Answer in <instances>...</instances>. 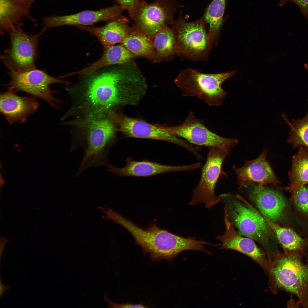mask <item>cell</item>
<instances>
[{
    "label": "cell",
    "mask_w": 308,
    "mask_h": 308,
    "mask_svg": "<svg viewBox=\"0 0 308 308\" xmlns=\"http://www.w3.org/2000/svg\"><path fill=\"white\" fill-rule=\"evenodd\" d=\"M88 76L76 92L77 101L72 110L77 118L107 115L120 106L136 105L147 89L145 78L133 60Z\"/></svg>",
    "instance_id": "cell-1"
},
{
    "label": "cell",
    "mask_w": 308,
    "mask_h": 308,
    "mask_svg": "<svg viewBox=\"0 0 308 308\" xmlns=\"http://www.w3.org/2000/svg\"><path fill=\"white\" fill-rule=\"evenodd\" d=\"M108 218L126 229L134 239L135 244L142 248L144 254H149L153 261L164 259L171 262L182 251H201L203 247L202 240L173 234L158 227L155 221L143 229L114 210L109 212Z\"/></svg>",
    "instance_id": "cell-2"
},
{
    "label": "cell",
    "mask_w": 308,
    "mask_h": 308,
    "mask_svg": "<svg viewBox=\"0 0 308 308\" xmlns=\"http://www.w3.org/2000/svg\"><path fill=\"white\" fill-rule=\"evenodd\" d=\"M74 126L71 151L82 147L84 155L76 173L80 175L91 167L106 165L107 154L113 144L117 129L108 115L76 119L64 123Z\"/></svg>",
    "instance_id": "cell-3"
},
{
    "label": "cell",
    "mask_w": 308,
    "mask_h": 308,
    "mask_svg": "<svg viewBox=\"0 0 308 308\" xmlns=\"http://www.w3.org/2000/svg\"><path fill=\"white\" fill-rule=\"evenodd\" d=\"M236 72L206 74L189 68L181 70L175 82L181 91L182 96L196 97L210 106H220L228 94L222 84Z\"/></svg>",
    "instance_id": "cell-4"
},
{
    "label": "cell",
    "mask_w": 308,
    "mask_h": 308,
    "mask_svg": "<svg viewBox=\"0 0 308 308\" xmlns=\"http://www.w3.org/2000/svg\"><path fill=\"white\" fill-rule=\"evenodd\" d=\"M271 272L276 286L298 298L299 306L308 308V261L295 252L279 253Z\"/></svg>",
    "instance_id": "cell-5"
},
{
    "label": "cell",
    "mask_w": 308,
    "mask_h": 308,
    "mask_svg": "<svg viewBox=\"0 0 308 308\" xmlns=\"http://www.w3.org/2000/svg\"><path fill=\"white\" fill-rule=\"evenodd\" d=\"M207 24L203 16L187 22L180 14L171 24L176 38V55L182 60L208 62L212 46L206 30Z\"/></svg>",
    "instance_id": "cell-6"
},
{
    "label": "cell",
    "mask_w": 308,
    "mask_h": 308,
    "mask_svg": "<svg viewBox=\"0 0 308 308\" xmlns=\"http://www.w3.org/2000/svg\"><path fill=\"white\" fill-rule=\"evenodd\" d=\"M225 204L229 217L238 228L239 234L254 240L266 247L273 241L275 235L261 213L243 198H238L246 205L230 197L228 194L219 196Z\"/></svg>",
    "instance_id": "cell-7"
},
{
    "label": "cell",
    "mask_w": 308,
    "mask_h": 308,
    "mask_svg": "<svg viewBox=\"0 0 308 308\" xmlns=\"http://www.w3.org/2000/svg\"><path fill=\"white\" fill-rule=\"evenodd\" d=\"M155 125L192 145L217 148L228 155L238 142L236 139L223 137L212 131L206 127L202 119L196 118L192 112L189 113L185 120L179 125L171 126L164 124Z\"/></svg>",
    "instance_id": "cell-8"
},
{
    "label": "cell",
    "mask_w": 308,
    "mask_h": 308,
    "mask_svg": "<svg viewBox=\"0 0 308 308\" xmlns=\"http://www.w3.org/2000/svg\"><path fill=\"white\" fill-rule=\"evenodd\" d=\"M9 74L10 81L5 85L7 91L15 93L24 92L44 100L54 108H58L57 103H61V101L54 96V94L56 92L50 88V85L60 83L68 86L71 84L70 82L52 76L44 71L36 68L23 72L9 71Z\"/></svg>",
    "instance_id": "cell-9"
},
{
    "label": "cell",
    "mask_w": 308,
    "mask_h": 308,
    "mask_svg": "<svg viewBox=\"0 0 308 308\" xmlns=\"http://www.w3.org/2000/svg\"><path fill=\"white\" fill-rule=\"evenodd\" d=\"M42 33L32 35L19 28L9 32L10 44L1 58L9 71L23 72L36 68L39 39Z\"/></svg>",
    "instance_id": "cell-10"
},
{
    "label": "cell",
    "mask_w": 308,
    "mask_h": 308,
    "mask_svg": "<svg viewBox=\"0 0 308 308\" xmlns=\"http://www.w3.org/2000/svg\"><path fill=\"white\" fill-rule=\"evenodd\" d=\"M206 162L202 167L199 183L193 190L189 202L192 205L202 203L210 209L221 201L215 193L216 185L222 173L223 163L228 155L216 148H208Z\"/></svg>",
    "instance_id": "cell-11"
},
{
    "label": "cell",
    "mask_w": 308,
    "mask_h": 308,
    "mask_svg": "<svg viewBox=\"0 0 308 308\" xmlns=\"http://www.w3.org/2000/svg\"><path fill=\"white\" fill-rule=\"evenodd\" d=\"M181 5L175 0H155L151 4L142 0L134 17V27L153 39L164 25L174 21L175 13Z\"/></svg>",
    "instance_id": "cell-12"
},
{
    "label": "cell",
    "mask_w": 308,
    "mask_h": 308,
    "mask_svg": "<svg viewBox=\"0 0 308 308\" xmlns=\"http://www.w3.org/2000/svg\"><path fill=\"white\" fill-rule=\"evenodd\" d=\"M108 115L116 125L117 130L127 137L165 141L181 146L189 151L193 149V145L187 141L160 129L154 124H151L114 111H109Z\"/></svg>",
    "instance_id": "cell-13"
},
{
    "label": "cell",
    "mask_w": 308,
    "mask_h": 308,
    "mask_svg": "<svg viewBox=\"0 0 308 308\" xmlns=\"http://www.w3.org/2000/svg\"><path fill=\"white\" fill-rule=\"evenodd\" d=\"M124 10L117 5L97 11L85 10L75 14L46 19L43 31L64 25L88 26L101 21H109L121 15Z\"/></svg>",
    "instance_id": "cell-14"
},
{
    "label": "cell",
    "mask_w": 308,
    "mask_h": 308,
    "mask_svg": "<svg viewBox=\"0 0 308 308\" xmlns=\"http://www.w3.org/2000/svg\"><path fill=\"white\" fill-rule=\"evenodd\" d=\"M225 231L216 239L222 242L221 249L234 250L250 257L264 268H268L265 255L252 239L241 236L236 232L230 221L226 207L224 209Z\"/></svg>",
    "instance_id": "cell-15"
},
{
    "label": "cell",
    "mask_w": 308,
    "mask_h": 308,
    "mask_svg": "<svg viewBox=\"0 0 308 308\" xmlns=\"http://www.w3.org/2000/svg\"><path fill=\"white\" fill-rule=\"evenodd\" d=\"M267 152L266 149H264L258 158L246 161L241 167L233 166L240 187H246L248 184L252 183L262 186L268 184L277 185L280 183L266 160Z\"/></svg>",
    "instance_id": "cell-16"
},
{
    "label": "cell",
    "mask_w": 308,
    "mask_h": 308,
    "mask_svg": "<svg viewBox=\"0 0 308 308\" xmlns=\"http://www.w3.org/2000/svg\"><path fill=\"white\" fill-rule=\"evenodd\" d=\"M248 184L249 185L250 197L262 214L274 223L280 220L286 205V200L281 193L258 184Z\"/></svg>",
    "instance_id": "cell-17"
},
{
    "label": "cell",
    "mask_w": 308,
    "mask_h": 308,
    "mask_svg": "<svg viewBox=\"0 0 308 308\" xmlns=\"http://www.w3.org/2000/svg\"><path fill=\"white\" fill-rule=\"evenodd\" d=\"M126 161L125 165L121 168L107 164V171L117 176L147 177L169 172L193 170L200 167L198 163L181 166L167 165L146 160L136 161L130 158Z\"/></svg>",
    "instance_id": "cell-18"
},
{
    "label": "cell",
    "mask_w": 308,
    "mask_h": 308,
    "mask_svg": "<svg viewBox=\"0 0 308 308\" xmlns=\"http://www.w3.org/2000/svg\"><path fill=\"white\" fill-rule=\"evenodd\" d=\"M39 105L36 98L34 96H20L8 91L0 94V112L10 124L24 123Z\"/></svg>",
    "instance_id": "cell-19"
},
{
    "label": "cell",
    "mask_w": 308,
    "mask_h": 308,
    "mask_svg": "<svg viewBox=\"0 0 308 308\" xmlns=\"http://www.w3.org/2000/svg\"><path fill=\"white\" fill-rule=\"evenodd\" d=\"M128 19L121 15L110 20L101 27L76 26L96 37L106 48L123 42L129 33L131 27Z\"/></svg>",
    "instance_id": "cell-20"
},
{
    "label": "cell",
    "mask_w": 308,
    "mask_h": 308,
    "mask_svg": "<svg viewBox=\"0 0 308 308\" xmlns=\"http://www.w3.org/2000/svg\"><path fill=\"white\" fill-rule=\"evenodd\" d=\"M136 57L121 44L105 48L102 56L89 66L70 73L71 76L79 75L88 76L102 68L113 65L124 64L133 60Z\"/></svg>",
    "instance_id": "cell-21"
},
{
    "label": "cell",
    "mask_w": 308,
    "mask_h": 308,
    "mask_svg": "<svg viewBox=\"0 0 308 308\" xmlns=\"http://www.w3.org/2000/svg\"><path fill=\"white\" fill-rule=\"evenodd\" d=\"M262 215L275 235L284 252L299 253L307 262L308 241L301 237L293 230L273 222Z\"/></svg>",
    "instance_id": "cell-22"
},
{
    "label": "cell",
    "mask_w": 308,
    "mask_h": 308,
    "mask_svg": "<svg viewBox=\"0 0 308 308\" xmlns=\"http://www.w3.org/2000/svg\"><path fill=\"white\" fill-rule=\"evenodd\" d=\"M121 44L136 57H143L151 62H156L153 40L134 27H131L129 33Z\"/></svg>",
    "instance_id": "cell-23"
},
{
    "label": "cell",
    "mask_w": 308,
    "mask_h": 308,
    "mask_svg": "<svg viewBox=\"0 0 308 308\" xmlns=\"http://www.w3.org/2000/svg\"><path fill=\"white\" fill-rule=\"evenodd\" d=\"M290 183L285 190L291 194L308 184V149L301 146L292 158L291 170L289 173Z\"/></svg>",
    "instance_id": "cell-24"
},
{
    "label": "cell",
    "mask_w": 308,
    "mask_h": 308,
    "mask_svg": "<svg viewBox=\"0 0 308 308\" xmlns=\"http://www.w3.org/2000/svg\"><path fill=\"white\" fill-rule=\"evenodd\" d=\"M156 53V62L173 60L176 55V42L172 28L163 26L153 39Z\"/></svg>",
    "instance_id": "cell-25"
},
{
    "label": "cell",
    "mask_w": 308,
    "mask_h": 308,
    "mask_svg": "<svg viewBox=\"0 0 308 308\" xmlns=\"http://www.w3.org/2000/svg\"><path fill=\"white\" fill-rule=\"evenodd\" d=\"M226 0H213L206 9L203 17L209 25L208 34L213 46L218 45L224 23Z\"/></svg>",
    "instance_id": "cell-26"
},
{
    "label": "cell",
    "mask_w": 308,
    "mask_h": 308,
    "mask_svg": "<svg viewBox=\"0 0 308 308\" xmlns=\"http://www.w3.org/2000/svg\"><path fill=\"white\" fill-rule=\"evenodd\" d=\"M281 115L290 129L288 142L291 144L294 148L301 146L308 148V109L303 118L297 120L292 119L291 121L283 113H281Z\"/></svg>",
    "instance_id": "cell-27"
},
{
    "label": "cell",
    "mask_w": 308,
    "mask_h": 308,
    "mask_svg": "<svg viewBox=\"0 0 308 308\" xmlns=\"http://www.w3.org/2000/svg\"><path fill=\"white\" fill-rule=\"evenodd\" d=\"M290 198L299 210L308 214V184L302 186L291 194Z\"/></svg>",
    "instance_id": "cell-28"
},
{
    "label": "cell",
    "mask_w": 308,
    "mask_h": 308,
    "mask_svg": "<svg viewBox=\"0 0 308 308\" xmlns=\"http://www.w3.org/2000/svg\"><path fill=\"white\" fill-rule=\"evenodd\" d=\"M15 9L14 4L10 0H0L1 33L6 25L8 17L12 15Z\"/></svg>",
    "instance_id": "cell-29"
},
{
    "label": "cell",
    "mask_w": 308,
    "mask_h": 308,
    "mask_svg": "<svg viewBox=\"0 0 308 308\" xmlns=\"http://www.w3.org/2000/svg\"><path fill=\"white\" fill-rule=\"evenodd\" d=\"M124 10H126L132 19L142 0H114Z\"/></svg>",
    "instance_id": "cell-30"
},
{
    "label": "cell",
    "mask_w": 308,
    "mask_h": 308,
    "mask_svg": "<svg viewBox=\"0 0 308 308\" xmlns=\"http://www.w3.org/2000/svg\"><path fill=\"white\" fill-rule=\"evenodd\" d=\"M104 301H106L108 304V307L122 308H146L145 305L142 304H134L129 303L122 304L115 303L109 299L108 295L105 293L104 297Z\"/></svg>",
    "instance_id": "cell-31"
},
{
    "label": "cell",
    "mask_w": 308,
    "mask_h": 308,
    "mask_svg": "<svg viewBox=\"0 0 308 308\" xmlns=\"http://www.w3.org/2000/svg\"><path fill=\"white\" fill-rule=\"evenodd\" d=\"M299 7L303 15L308 18V0H291Z\"/></svg>",
    "instance_id": "cell-32"
},
{
    "label": "cell",
    "mask_w": 308,
    "mask_h": 308,
    "mask_svg": "<svg viewBox=\"0 0 308 308\" xmlns=\"http://www.w3.org/2000/svg\"><path fill=\"white\" fill-rule=\"evenodd\" d=\"M0 284V296L1 297L9 289L11 288V286H7L3 284L1 280Z\"/></svg>",
    "instance_id": "cell-33"
},
{
    "label": "cell",
    "mask_w": 308,
    "mask_h": 308,
    "mask_svg": "<svg viewBox=\"0 0 308 308\" xmlns=\"http://www.w3.org/2000/svg\"><path fill=\"white\" fill-rule=\"evenodd\" d=\"M7 240L3 238H1L0 241V256L1 258V254L3 253L4 247L7 242Z\"/></svg>",
    "instance_id": "cell-34"
},
{
    "label": "cell",
    "mask_w": 308,
    "mask_h": 308,
    "mask_svg": "<svg viewBox=\"0 0 308 308\" xmlns=\"http://www.w3.org/2000/svg\"><path fill=\"white\" fill-rule=\"evenodd\" d=\"M291 1V0H279V5L280 6H282L285 5L288 1Z\"/></svg>",
    "instance_id": "cell-35"
},
{
    "label": "cell",
    "mask_w": 308,
    "mask_h": 308,
    "mask_svg": "<svg viewBox=\"0 0 308 308\" xmlns=\"http://www.w3.org/2000/svg\"><path fill=\"white\" fill-rule=\"evenodd\" d=\"M304 66L305 68L308 70V65H307V64H304Z\"/></svg>",
    "instance_id": "cell-36"
}]
</instances>
